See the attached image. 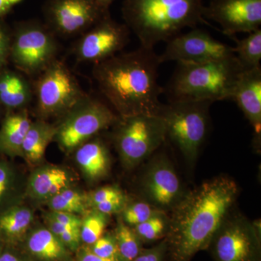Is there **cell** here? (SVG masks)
<instances>
[{
  "instance_id": "1",
  "label": "cell",
  "mask_w": 261,
  "mask_h": 261,
  "mask_svg": "<svg viewBox=\"0 0 261 261\" xmlns=\"http://www.w3.org/2000/svg\"><path fill=\"white\" fill-rule=\"evenodd\" d=\"M238 194L235 181L219 176L204 182L175 206L168 221V243L174 261H190L207 248Z\"/></svg>"
},
{
  "instance_id": "2",
  "label": "cell",
  "mask_w": 261,
  "mask_h": 261,
  "mask_svg": "<svg viewBox=\"0 0 261 261\" xmlns=\"http://www.w3.org/2000/svg\"><path fill=\"white\" fill-rule=\"evenodd\" d=\"M154 49L142 47L96 63L92 74L101 94L120 118L158 115L164 93L160 86L161 64Z\"/></svg>"
},
{
  "instance_id": "3",
  "label": "cell",
  "mask_w": 261,
  "mask_h": 261,
  "mask_svg": "<svg viewBox=\"0 0 261 261\" xmlns=\"http://www.w3.org/2000/svg\"><path fill=\"white\" fill-rule=\"evenodd\" d=\"M202 0H125V24L141 46L154 49L181 34L182 29L206 23Z\"/></svg>"
},
{
  "instance_id": "4",
  "label": "cell",
  "mask_w": 261,
  "mask_h": 261,
  "mask_svg": "<svg viewBox=\"0 0 261 261\" xmlns=\"http://www.w3.org/2000/svg\"><path fill=\"white\" fill-rule=\"evenodd\" d=\"M243 70L236 56L205 63H177L166 89L168 101L214 103L231 99Z\"/></svg>"
},
{
  "instance_id": "5",
  "label": "cell",
  "mask_w": 261,
  "mask_h": 261,
  "mask_svg": "<svg viewBox=\"0 0 261 261\" xmlns=\"http://www.w3.org/2000/svg\"><path fill=\"white\" fill-rule=\"evenodd\" d=\"M213 103L200 101H168L161 105L166 139L172 141L190 162L197 157L207 135L209 108Z\"/></svg>"
},
{
  "instance_id": "6",
  "label": "cell",
  "mask_w": 261,
  "mask_h": 261,
  "mask_svg": "<svg viewBox=\"0 0 261 261\" xmlns=\"http://www.w3.org/2000/svg\"><path fill=\"white\" fill-rule=\"evenodd\" d=\"M56 37L46 24L32 20L19 23L12 32L10 61L24 75H39L56 60Z\"/></svg>"
},
{
  "instance_id": "7",
  "label": "cell",
  "mask_w": 261,
  "mask_h": 261,
  "mask_svg": "<svg viewBox=\"0 0 261 261\" xmlns=\"http://www.w3.org/2000/svg\"><path fill=\"white\" fill-rule=\"evenodd\" d=\"M61 117L55 139L65 151L74 150L118 119L108 105L89 94Z\"/></svg>"
},
{
  "instance_id": "8",
  "label": "cell",
  "mask_w": 261,
  "mask_h": 261,
  "mask_svg": "<svg viewBox=\"0 0 261 261\" xmlns=\"http://www.w3.org/2000/svg\"><path fill=\"white\" fill-rule=\"evenodd\" d=\"M113 139L122 161L135 166L147 159L166 140V129L159 115H135L120 118Z\"/></svg>"
},
{
  "instance_id": "9",
  "label": "cell",
  "mask_w": 261,
  "mask_h": 261,
  "mask_svg": "<svg viewBox=\"0 0 261 261\" xmlns=\"http://www.w3.org/2000/svg\"><path fill=\"white\" fill-rule=\"evenodd\" d=\"M33 87L42 120L63 116L87 94L69 68L57 59L38 75Z\"/></svg>"
},
{
  "instance_id": "10",
  "label": "cell",
  "mask_w": 261,
  "mask_h": 261,
  "mask_svg": "<svg viewBox=\"0 0 261 261\" xmlns=\"http://www.w3.org/2000/svg\"><path fill=\"white\" fill-rule=\"evenodd\" d=\"M95 0H47L44 5L46 25L56 35H82L109 14Z\"/></svg>"
},
{
  "instance_id": "11",
  "label": "cell",
  "mask_w": 261,
  "mask_h": 261,
  "mask_svg": "<svg viewBox=\"0 0 261 261\" xmlns=\"http://www.w3.org/2000/svg\"><path fill=\"white\" fill-rule=\"evenodd\" d=\"M130 30L108 14L81 35L73 47L79 62L100 63L116 56L129 41Z\"/></svg>"
},
{
  "instance_id": "12",
  "label": "cell",
  "mask_w": 261,
  "mask_h": 261,
  "mask_svg": "<svg viewBox=\"0 0 261 261\" xmlns=\"http://www.w3.org/2000/svg\"><path fill=\"white\" fill-rule=\"evenodd\" d=\"M159 58L161 63H205L235 57L233 47L215 39L208 32L193 28L186 34H179L166 42Z\"/></svg>"
},
{
  "instance_id": "13",
  "label": "cell",
  "mask_w": 261,
  "mask_h": 261,
  "mask_svg": "<svg viewBox=\"0 0 261 261\" xmlns=\"http://www.w3.org/2000/svg\"><path fill=\"white\" fill-rule=\"evenodd\" d=\"M204 18L219 23L225 35L250 34L260 29L261 0H210Z\"/></svg>"
},
{
  "instance_id": "14",
  "label": "cell",
  "mask_w": 261,
  "mask_h": 261,
  "mask_svg": "<svg viewBox=\"0 0 261 261\" xmlns=\"http://www.w3.org/2000/svg\"><path fill=\"white\" fill-rule=\"evenodd\" d=\"M253 225L241 216L224 221L216 233L215 253L219 261H255L257 235Z\"/></svg>"
},
{
  "instance_id": "15",
  "label": "cell",
  "mask_w": 261,
  "mask_h": 261,
  "mask_svg": "<svg viewBox=\"0 0 261 261\" xmlns=\"http://www.w3.org/2000/svg\"><path fill=\"white\" fill-rule=\"evenodd\" d=\"M154 162L144 181L145 193L157 207H171L179 199V178L172 165L164 156L158 158Z\"/></svg>"
},
{
  "instance_id": "16",
  "label": "cell",
  "mask_w": 261,
  "mask_h": 261,
  "mask_svg": "<svg viewBox=\"0 0 261 261\" xmlns=\"http://www.w3.org/2000/svg\"><path fill=\"white\" fill-rule=\"evenodd\" d=\"M237 102L253 128L254 141L261 139V66L243 70L233 87L231 99Z\"/></svg>"
},
{
  "instance_id": "17",
  "label": "cell",
  "mask_w": 261,
  "mask_h": 261,
  "mask_svg": "<svg viewBox=\"0 0 261 261\" xmlns=\"http://www.w3.org/2000/svg\"><path fill=\"white\" fill-rule=\"evenodd\" d=\"M34 97V87L21 72L0 70V105L8 111L27 109Z\"/></svg>"
},
{
  "instance_id": "18",
  "label": "cell",
  "mask_w": 261,
  "mask_h": 261,
  "mask_svg": "<svg viewBox=\"0 0 261 261\" xmlns=\"http://www.w3.org/2000/svg\"><path fill=\"white\" fill-rule=\"evenodd\" d=\"M8 112L0 128V151L12 156H23V141L32 121L27 109Z\"/></svg>"
},
{
  "instance_id": "19",
  "label": "cell",
  "mask_w": 261,
  "mask_h": 261,
  "mask_svg": "<svg viewBox=\"0 0 261 261\" xmlns=\"http://www.w3.org/2000/svg\"><path fill=\"white\" fill-rule=\"evenodd\" d=\"M68 173L56 166H45L36 170L29 178L28 192L36 200H47L62 190L68 188Z\"/></svg>"
},
{
  "instance_id": "20",
  "label": "cell",
  "mask_w": 261,
  "mask_h": 261,
  "mask_svg": "<svg viewBox=\"0 0 261 261\" xmlns=\"http://www.w3.org/2000/svg\"><path fill=\"white\" fill-rule=\"evenodd\" d=\"M75 160L84 174L90 179L104 176L109 169L107 146L100 139H91L75 149Z\"/></svg>"
},
{
  "instance_id": "21",
  "label": "cell",
  "mask_w": 261,
  "mask_h": 261,
  "mask_svg": "<svg viewBox=\"0 0 261 261\" xmlns=\"http://www.w3.org/2000/svg\"><path fill=\"white\" fill-rule=\"evenodd\" d=\"M56 135V126L39 119L32 122L23 141V156L30 162H38L44 157L46 149Z\"/></svg>"
},
{
  "instance_id": "22",
  "label": "cell",
  "mask_w": 261,
  "mask_h": 261,
  "mask_svg": "<svg viewBox=\"0 0 261 261\" xmlns=\"http://www.w3.org/2000/svg\"><path fill=\"white\" fill-rule=\"evenodd\" d=\"M27 245L33 255L44 260H61L67 255L65 245L50 230L46 228L36 230L29 237Z\"/></svg>"
},
{
  "instance_id": "23",
  "label": "cell",
  "mask_w": 261,
  "mask_h": 261,
  "mask_svg": "<svg viewBox=\"0 0 261 261\" xmlns=\"http://www.w3.org/2000/svg\"><path fill=\"white\" fill-rule=\"evenodd\" d=\"M235 39V38H234ZM233 47L235 56L243 70H250L260 66L261 29H257L242 39H235Z\"/></svg>"
},
{
  "instance_id": "24",
  "label": "cell",
  "mask_w": 261,
  "mask_h": 261,
  "mask_svg": "<svg viewBox=\"0 0 261 261\" xmlns=\"http://www.w3.org/2000/svg\"><path fill=\"white\" fill-rule=\"evenodd\" d=\"M33 221L32 211L16 207L0 216V231L10 238H19L28 229Z\"/></svg>"
},
{
  "instance_id": "25",
  "label": "cell",
  "mask_w": 261,
  "mask_h": 261,
  "mask_svg": "<svg viewBox=\"0 0 261 261\" xmlns=\"http://www.w3.org/2000/svg\"><path fill=\"white\" fill-rule=\"evenodd\" d=\"M114 238L118 255L123 260L132 261L140 253V238L127 225L119 223Z\"/></svg>"
},
{
  "instance_id": "26",
  "label": "cell",
  "mask_w": 261,
  "mask_h": 261,
  "mask_svg": "<svg viewBox=\"0 0 261 261\" xmlns=\"http://www.w3.org/2000/svg\"><path fill=\"white\" fill-rule=\"evenodd\" d=\"M53 211L82 214L86 211V199L80 192L67 188L49 199Z\"/></svg>"
},
{
  "instance_id": "27",
  "label": "cell",
  "mask_w": 261,
  "mask_h": 261,
  "mask_svg": "<svg viewBox=\"0 0 261 261\" xmlns=\"http://www.w3.org/2000/svg\"><path fill=\"white\" fill-rule=\"evenodd\" d=\"M107 215L94 211L86 216L80 229L81 240L87 245H93L104 232L107 225Z\"/></svg>"
},
{
  "instance_id": "28",
  "label": "cell",
  "mask_w": 261,
  "mask_h": 261,
  "mask_svg": "<svg viewBox=\"0 0 261 261\" xmlns=\"http://www.w3.org/2000/svg\"><path fill=\"white\" fill-rule=\"evenodd\" d=\"M168 221L163 217V214L154 216L135 226L134 231L140 240L145 242H152L158 240L164 234L168 229Z\"/></svg>"
},
{
  "instance_id": "29",
  "label": "cell",
  "mask_w": 261,
  "mask_h": 261,
  "mask_svg": "<svg viewBox=\"0 0 261 261\" xmlns=\"http://www.w3.org/2000/svg\"><path fill=\"white\" fill-rule=\"evenodd\" d=\"M163 214V211L159 210L145 202H137L127 206L123 213V220L127 224L137 226L147 220Z\"/></svg>"
},
{
  "instance_id": "30",
  "label": "cell",
  "mask_w": 261,
  "mask_h": 261,
  "mask_svg": "<svg viewBox=\"0 0 261 261\" xmlns=\"http://www.w3.org/2000/svg\"><path fill=\"white\" fill-rule=\"evenodd\" d=\"M48 224L49 229L65 247L72 250L78 248L81 240L80 231L66 227L49 217H48Z\"/></svg>"
},
{
  "instance_id": "31",
  "label": "cell",
  "mask_w": 261,
  "mask_h": 261,
  "mask_svg": "<svg viewBox=\"0 0 261 261\" xmlns=\"http://www.w3.org/2000/svg\"><path fill=\"white\" fill-rule=\"evenodd\" d=\"M91 250L97 256L102 257V258H120L116 240L113 237H101L97 242L93 244V247Z\"/></svg>"
},
{
  "instance_id": "32",
  "label": "cell",
  "mask_w": 261,
  "mask_h": 261,
  "mask_svg": "<svg viewBox=\"0 0 261 261\" xmlns=\"http://www.w3.org/2000/svg\"><path fill=\"white\" fill-rule=\"evenodd\" d=\"M15 185V174L11 168L0 163V204L13 192Z\"/></svg>"
},
{
  "instance_id": "33",
  "label": "cell",
  "mask_w": 261,
  "mask_h": 261,
  "mask_svg": "<svg viewBox=\"0 0 261 261\" xmlns=\"http://www.w3.org/2000/svg\"><path fill=\"white\" fill-rule=\"evenodd\" d=\"M12 32L4 20L0 18V70L6 67L10 60Z\"/></svg>"
},
{
  "instance_id": "34",
  "label": "cell",
  "mask_w": 261,
  "mask_h": 261,
  "mask_svg": "<svg viewBox=\"0 0 261 261\" xmlns=\"http://www.w3.org/2000/svg\"><path fill=\"white\" fill-rule=\"evenodd\" d=\"M48 217L51 218L57 222L66 226V227L80 231L82 221L74 214L61 212V211H51L50 214L48 215Z\"/></svg>"
},
{
  "instance_id": "35",
  "label": "cell",
  "mask_w": 261,
  "mask_h": 261,
  "mask_svg": "<svg viewBox=\"0 0 261 261\" xmlns=\"http://www.w3.org/2000/svg\"><path fill=\"white\" fill-rule=\"evenodd\" d=\"M125 197L123 192L114 187H106L99 189L91 197V202L94 206L106 201Z\"/></svg>"
},
{
  "instance_id": "36",
  "label": "cell",
  "mask_w": 261,
  "mask_h": 261,
  "mask_svg": "<svg viewBox=\"0 0 261 261\" xmlns=\"http://www.w3.org/2000/svg\"><path fill=\"white\" fill-rule=\"evenodd\" d=\"M166 247L167 242H163L158 246L139 254L132 261H162Z\"/></svg>"
},
{
  "instance_id": "37",
  "label": "cell",
  "mask_w": 261,
  "mask_h": 261,
  "mask_svg": "<svg viewBox=\"0 0 261 261\" xmlns=\"http://www.w3.org/2000/svg\"><path fill=\"white\" fill-rule=\"evenodd\" d=\"M126 197L106 201L94 205L95 210L105 215L116 214L123 210Z\"/></svg>"
},
{
  "instance_id": "38",
  "label": "cell",
  "mask_w": 261,
  "mask_h": 261,
  "mask_svg": "<svg viewBox=\"0 0 261 261\" xmlns=\"http://www.w3.org/2000/svg\"><path fill=\"white\" fill-rule=\"evenodd\" d=\"M78 261H120L119 259H106L97 256L91 250H85L81 252Z\"/></svg>"
},
{
  "instance_id": "39",
  "label": "cell",
  "mask_w": 261,
  "mask_h": 261,
  "mask_svg": "<svg viewBox=\"0 0 261 261\" xmlns=\"http://www.w3.org/2000/svg\"><path fill=\"white\" fill-rule=\"evenodd\" d=\"M23 0H0V18L10 13L14 7Z\"/></svg>"
},
{
  "instance_id": "40",
  "label": "cell",
  "mask_w": 261,
  "mask_h": 261,
  "mask_svg": "<svg viewBox=\"0 0 261 261\" xmlns=\"http://www.w3.org/2000/svg\"><path fill=\"white\" fill-rule=\"evenodd\" d=\"M0 261H22L18 257L10 252H5L0 255Z\"/></svg>"
},
{
  "instance_id": "41",
  "label": "cell",
  "mask_w": 261,
  "mask_h": 261,
  "mask_svg": "<svg viewBox=\"0 0 261 261\" xmlns=\"http://www.w3.org/2000/svg\"><path fill=\"white\" fill-rule=\"evenodd\" d=\"M98 4L100 5L103 8H106V9H109L110 5L112 4V3L114 0H95Z\"/></svg>"
},
{
  "instance_id": "42",
  "label": "cell",
  "mask_w": 261,
  "mask_h": 261,
  "mask_svg": "<svg viewBox=\"0 0 261 261\" xmlns=\"http://www.w3.org/2000/svg\"><path fill=\"white\" fill-rule=\"evenodd\" d=\"M2 108H3V107H2V106L1 105H0V112H1V109Z\"/></svg>"
}]
</instances>
